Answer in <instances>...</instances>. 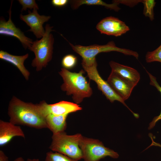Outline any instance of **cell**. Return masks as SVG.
Returning a JSON list of instances; mask_svg holds the SVG:
<instances>
[{"mask_svg":"<svg viewBox=\"0 0 161 161\" xmlns=\"http://www.w3.org/2000/svg\"><path fill=\"white\" fill-rule=\"evenodd\" d=\"M8 114L10 121L14 124L38 129L47 128L45 117L37 104L25 102L13 96L9 103Z\"/></svg>","mask_w":161,"mask_h":161,"instance_id":"1","label":"cell"},{"mask_svg":"<svg viewBox=\"0 0 161 161\" xmlns=\"http://www.w3.org/2000/svg\"><path fill=\"white\" fill-rule=\"evenodd\" d=\"M84 73L83 69L78 72H75L64 68L59 72L64 82L61 86V90L65 92L66 95H72L73 100L77 104L92 94L90 83L83 75Z\"/></svg>","mask_w":161,"mask_h":161,"instance_id":"2","label":"cell"},{"mask_svg":"<svg viewBox=\"0 0 161 161\" xmlns=\"http://www.w3.org/2000/svg\"><path fill=\"white\" fill-rule=\"evenodd\" d=\"M52 28L49 24H46L45 33L43 37L39 40L33 41L31 46L28 49L35 55L31 65L33 67H36L37 71L46 67L52 59L54 42L53 36L51 33L53 31Z\"/></svg>","mask_w":161,"mask_h":161,"instance_id":"3","label":"cell"},{"mask_svg":"<svg viewBox=\"0 0 161 161\" xmlns=\"http://www.w3.org/2000/svg\"><path fill=\"white\" fill-rule=\"evenodd\" d=\"M83 136L80 133L67 135L65 132L53 134L52 141L49 148L69 157L79 160L82 159V154L79 146Z\"/></svg>","mask_w":161,"mask_h":161,"instance_id":"4","label":"cell"},{"mask_svg":"<svg viewBox=\"0 0 161 161\" xmlns=\"http://www.w3.org/2000/svg\"><path fill=\"white\" fill-rule=\"evenodd\" d=\"M72 49L80 55L82 58V62L88 63L96 59V56L103 52L116 51L124 54L131 55L137 59L139 57L137 52L129 49L117 47L113 41H110L106 44H93L89 46L79 45H73L69 43Z\"/></svg>","mask_w":161,"mask_h":161,"instance_id":"5","label":"cell"},{"mask_svg":"<svg viewBox=\"0 0 161 161\" xmlns=\"http://www.w3.org/2000/svg\"><path fill=\"white\" fill-rule=\"evenodd\" d=\"M79 146L84 161H99L106 157L114 159L119 157L117 152L105 147L101 141L97 139L83 136Z\"/></svg>","mask_w":161,"mask_h":161,"instance_id":"6","label":"cell"},{"mask_svg":"<svg viewBox=\"0 0 161 161\" xmlns=\"http://www.w3.org/2000/svg\"><path fill=\"white\" fill-rule=\"evenodd\" d=\"M81 64L89 79L96 83L98 89L107 99L111 103L115 101L120 102L129 109L134 117L137 115V114L133 112L127 106L125 101L114 91L107 81L104 80L100 76L97 70L96 60L88 63L82 62Z\"/></svg>","mask_w":161,"mask_h":161,"instance_id":"7","label":"cell"},{"mask_svg":"<svg viewBox=\"0 0 161 161\" xmlns=\"http://www.w3.org/2000/svg\"><path fill=\"white\" fill-rule=\"evenodd\" d=\"M37 104L40 112L45 117L49 114L56 115H68L82 109L77 104L65 101H61L51 104L43 101Z\"/></svg>","mask_w":161,"mask_h":161,"instance_id":"8","label":"cell"},{"mask_svg":"<svg viewBox=\"0 0 161 161\" xmlns=\"http://www.w3.org/2000/svg\"><path fill=\"white\" fill-rule=\"evenodd\" d=\"M13 1L9 10V18L7 21L4 18H0V34L15 37L18 39L25 49L30 47L32 44V40L26 36L24 32L17 27L11 20V8Z\"/></svg>","mask_w":161,"mask_h":161,"instance_id":"9","label":"cell"},{"mask_svg":"<svg viewBox=\"0 0 161 161\" xmlns=\"http://www.w3.org/2000/svg\"><path fill=\"white\" fill-rule=\"evenodd\" d=\"M96 28L101 33L116 37L125 33L130 30L124 22L112 16L102 19L97 24Z\"/></svg>","mask_w":161,"mask_h":161,"instance_id":"10","label":"cell"},{"mask_svg":"<svg viewBox=\"0 0 161 161\" xmlns=\"http://www.w3.org/2000/svg\"><path fill=\"white\" fill-rule=\"evenodd\" d=\"M28 13L26 15L21 14L20 19L30 27V29L28 31L32 32L37 38H41L45 32L43 25L45 22L49 20L51 18L50 16L40 15L36 9L33 10L32 12L28 10Z\"/></svg>","mask_w":161,"mask_h":161,"instance_id":"11","label":"cell"},{"mask_svg":"<svg viewBox=\"0 0 161 161\" xmlns=\"http://www.w3.org/2000/svg\"><path fill=\"white\" fill-rule=\"evenodd\" d=\"M107 81L124 101L129 98L135 86L112 71Z\"/></svg>","mask_w":161,"mask_h":161,"instance_id":"12","label":"cell"},{"mask_svg":"<svg viewBox=\"0 0 161 161\" xmlns=\"http://www.w3.org/2000/svg\"><path fill=\"white\" fill-rule=\"evenodd\" d=\"M18 136L24 138L25 135L21 127L10 121L0 120V146L8 143L14 137Z\"/></svg>","mask_w":161,"mask_h":161,"instance_id":"13","label":"cell"},{"mask_svg":"<svg viewBox=\"0 0 161 161\" xmlns=\"http://www.w3.org/2000/svg\"><path fill=\"white\" fill-rule=\"evenodd\" d=\"M112 72L135 86L140 79L139 72L131 67L118 63L113 61L109 62Z\"/></svg>","mask_w":161,"mask_h":161,"instance_id":"14","label":"cell"},{"mask_svg":"<svg viewBox=\"0 0 161 161\" xmlns=\"http://www.w3.org/2000/svg\"><path fill=\"white\" fill-rule=\"evenodd\" d=\"M28 57V53L23 55L17 56L10 54L2 50L0 51V59L16 66L27 80L29 79L30 72L24 66V62Z\"/></svg>","mask_w":161,"mask_h":161,"instance_id":"15","label":"cell"},{"mask_svg":"<svg viewBox=\"0 0 161 161\" xmlns=\"http://www.w3.org/2000/svg\"><path fill=\"white\" fill-rule=\"evenodd\" d=\"M68 115H56L49 114L45 117L47 128L56 134L64 132L66 128V118Z\"/></svg>","mask_w":161,"mask_h":161,"instance_id":"16","label":"cell"},{"mask_svg":"<svg viewBox=\"0 0 161 161\" xmlns=\"http://www.w3.org/2000/svg\"><path fill=\"white\" fill-rule=\"evenodd\" d=\"M70 3L73 9H77L83 4L103 6L115 11H118L120 9L118 6L119 4L117 3L113 2L112 4H108L100 0H74L71 1Z\"/></svg>","mask_w":161,"mask_h":161,"instance_id":"17","label":"cell"},{"mask_svg":"<svg viewBox=\"0 0 161 161\" xmlns=\"http://www.w3.org/2000/svg\"><path fill=\"white\" fill-rule=\"evenodd\" d=\"M44 161H79L61 153L50 151L47 152Z\"/></svg>","mask_w":161,"mask_h":161,"instance_id":"18","label":"cell"},{"mask_svg":"<svg viewBox=\"0 0 161 161\" xmlns=\"http://www.w3.org/2000/svg\"><path fill=\"white\" fill-rule=\"evenodd\" d=\"M144 6L143 14L146 16L148 17L151 20L154 18V8L156 2L154 0H142Z\"/></svg>","mask_w":161,"mask_h":161,"instance_id":"19","label":"cell"},{"mask_svg":"<svg viewBox=\"0 0 161 161\" xmlns=\"http://www.w3.org/2000/svg\"><path fill=\"white\" fill-rule=\"evenodd\" d=\"M146 72L149 77L150 80V84L151 85L155 87L161 93V87L157 82L156 77L152 75L147 71H146ZM160 120H161V112L160 115L155 117L152 121L150 123L148 129H151L153 128L155 126L156 122Z\"/></svg>","mask_w":161,"mask_h":161,"instance_id":"20","label":"cell"},{"mask_svg":"<svg viewBox=\"0 0 161 161\" xmlns=\"http://www.w3.org/2000/svg\"><path fill=\"white\" fill-rule=\"evenodd\" d=\"M147 63L158 61L161 63V44L154 50L148 52L145 55Z\"/></svg>","mask_w":161,"mask_h":161,"instance_id":"21","label":"cell"},{"mask_svg":"<svg viewBox=\"0 0 161 161\" xmlns=\"http://www.w3.org/2000/svg\"><path fill=\"white\" fill-rule=\"evenodd\" d=\"M77 62V58L76 56L72 54H68L63 58L61 64L64 68L70 69L75 66Z\"/></svg>","mask_w":161,"mask_h":161,"instance_id":"22","label":"cell"},{"mask_svg":"<svg viewBox=\"0 0 161 161\" xmlns=\"http://www.w3.org/2000/svg\"><path fill=\"white\" fill-rule=\"evenodd\" d=\"M18 1L22 6L21 12L26 11L27 9H39L38 6L35 0H18Z\"/></svg>","mask_w":161,"mask_h":161,"instance_id":"23","label":"cell"},{"mask_svg":"<svg viewBox=\"0 0 161 161\" xmlns=\"http://www.w3.org/2000/svg\"><path fill=\"white\" fill-rule=\"evenodd\" d=\"M142 0H114L112 2L117 3L119 4L121 3L126 4L129 6H134L138 3L142 2Z\"/></svg>","mask_w":161,"mask_h":161,"instance_id":"24","label":"cell"},{"mask_svg":"<svg viewBox=\"0 0 161 161\" xmlns=\"http://www.w3.org/2000/svg\"><path fill=\"white\" fill-rule=\"evenodd\" d=\"M68 2L67 0H52V4L56 7H62L66 5Z\"/></svg>","mask_w":161,"mask_h":161,"instance_id":"25","label":"cell"},{"mask_svg":"<svg viewBox=\"0 0 161 161\" xmlns=\"http://www.w3.org/2000/svg\"><path fill=\"white\" fill-rule=\"evenodd\" d=\"M0 161H9L8 157L1 150H0Z\"/></svg>","mask_w":161,"mask_h":161,"instance_id":"26","label":"cell"},{"mask_svg":"<svg viewBox=\"0 0 161 161\" xmlns=\"http://www.w3.org/2000/svg\"><path fill=\"white\" fill-rule=\"evenodd\" d=\"M13 161H25L24 158L21 157H19L17 158ZM26 161H40L38 159H28Z\"/></svg>","mask_w":161,"mask_h":161,"instance_id":"27","label":"cell"},{"mask_svg":"<svg viewBox=\"0 0 161 161\" xmlns=\"http://www.w3.org/2000/svg\"><path fill=\"white\" fill-rule=\"evenodd\" d=\"M150 137L151 138V139L152 140V142L151 145L148 148H149V147L151 146H153V145L159 146L161 148V145L159 144V143H157L154 142L153 140V139L152 137H151V135L150 134Z\"/></svg>","mask_w":161,"mask_h":161,"instance_id":"28","label":"cell"}]
</instances>
